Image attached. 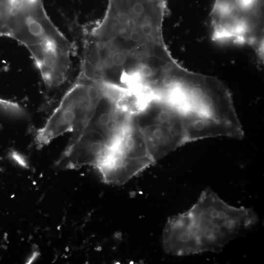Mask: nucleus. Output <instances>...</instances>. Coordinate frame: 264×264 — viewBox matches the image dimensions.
<instances>
[{"label":"nucleus","instance_id":"nucleus-10","mask_svg":"<svg viewBox=\"0 0 264 264\" xmlns=\"http://www.w3.org/2000/svg\"><path fill=\"white\" fill-rule=\"evenodd\" d=\"M38 253L36 252H34L33 253V255L31 256V257L30 258L29 260L28 261V263H30L33 261L34 260V259L38 256Z\"/></svg>","mask_w":264,"mask_h":264},{"label":"nucleus","instance_id":"nucleus-4","mask_svg":"<svg viewBox=\"0 0 264 264\" xmlns=\"http://www.w3.org/2000/svg\"><path fill=\"white\" fill-rule=\"evenodd\" d=\"M108 147L99 132L86 128L76 137L69 140L57 164L67 169H76L87 165L95 167Z\"/></svg>","mask_w":264,"mask_h":264},{"label":"nucleus","instance_id":"nucleus-6","mask_svg":"<svg viewBox=\"0 0 264 264\" xmlns=\"http://www.w3.org/2000/svg\"><path fill=\"white\" fill-rule=\"evenodd\" d=\"M102 88L103 94L86 128L99 132L110 146L122 135L132 115L119 107Z\"/></svg>","mask_w":264,"mask_h":264},{"label":"nucleus","instance_id":"nucleus-8","mask_svg":"<svg viewBox=\"0 0 264 264\" xmlns=\"http://www.w3.org/2000/svg\"><path fill=\"white\" fill-rule=\"evenodd\" d=\"M0 111L16 118L25 117L27 112L17 102L5 100L0 98Z\"/></svg>","mask_w":264,"mask_h":264},{"label":"nucleus","instance_id":"nucleus-2","mask_svg":"<svg viewBox=\"0 0 264 264\" xmlns=\"http://www.w3.org/2000/svg\"><path fill=\"white\" fill-rule=\"evenodd\" d=\"M258 220L253 208L230 205L207 188L187 211L169 218L162 233L163 248L176 256L219 253Z\"/></svg>","mask_w":264,"mask_h":264},{"label":"nucleus","instance_id":"nucleus-3","mask_svg":"<svg viewBox=\"0 0 264 264\" xmlns=\"http://www.w3.org/2000/svg\"><path fill=\"white\" fill-rule=\"evenodd\" d=\"M102 94L99 83L77 77L45 124L37 131V147L42 148L67 132L72 133L70 139L76 137L87 127Z\"/></svg>","mask_w":264,"mask_h":264},{"label":"nucleus","instance_id":"nucleus-7","mask_svg":"<svg viewBox=\"0 0 264 264\" xmlns=\"http://www.w3.org/2000/svg\"><path fill=\"white\" fill-rule=\"evenodd\" d=\"M136 122L155 162L188 142L184 132L167 124L153 121Z\"/></svg>","mask_w":264,"mask_h":264},{"label":"nucleus","instance_id":"nucleus-5","mask_svg":"<svg viewBox=\"0 0 264 264\" xmlns=\"http://www.w3.org/2000/svg\"><path fill=\"white\" fill-rule=\"evenodd\" d=\"M155 163L151 157H136L109 146L95 168L105 183L121 185Z\"/></svg>","mask_w":264,"mask_h":264},{"label":"nucleus","instance_id":"nucleus-9","mask_svg":"<svg viewBox=\"0 0 264 264\" xmlns=\"http://www.w3.org/2000/svg\"><path fill=\"white\" fill-rule=\"evenodd\" d=\"M10 156L13 160H14L21 166L24 168L28 167L26 160L25 157L22 155V154L17 152L13 151L10 153Z\"/></svg>","mask_w":264,"mask_h":264},{"label":"nucleus","instance_id":"nucleus-1","mask_svg":"<svg viewBox=\"0 0 264 264\" xmlns=\"http://www.w3.org/2000/svg\"><path fill=\"white\" fill-rule=\"evenodd\" d=\"M165 0H108L83 31L81 64L92 79L117 87L149 82L176 62L165 44Z\"/></svg>","mask_w":264,"mask_h":264}]
</instances>
